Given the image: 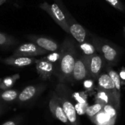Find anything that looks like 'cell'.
<instances>
[{"instance_id":"6da1fadb","label":"cell","mask_w":125,"mask_h":125,"mask_svg":"<svg viewBox=\"0 0 125 125\" xmlns=\"http://www.w3.org/2000/svg\"><path fill=\"white\" fill-rule=\"evenodd\" d=\"M61 57L55 70L61 82L72 80V74L76 60V52L74 44L70 39L67 38L63 42L61 49Z\"/></svg>"},{"instance_id":"7a4b0ae2","label":"cell","mask_w":125,"mask_h":125,"mask_svg":"<svg viewBox=\"0 0 125 125\" xmlns=\"http://www.w3.org/2000/svg\"><path fill=\"white\" fill-rule=\"evenodd\" d=\"M39 7L46 12L64 31L70 34V27L67 17L57 4H49L47 1H45L40 4Z\"/></svg>"},{"instance_id":"3957f363","label":"cell","mask_w":125,"mask_h":125,"mask_svg":"<svg viewBox=\"0 0 125 125\" xmlns=\"http://www.w3.org/2000/svg\"><path fill=\"white\" fill-rule=\"evenodd\" d=\"M55 94L64 111V114L68 119L70 125H78V116H77L78 114L76 113L75 105L66 97L62 95V93L57 89Z\"/></svg>"},{"instance_id":"277c9868","label":"cell","mask_w":125,"mask_h":125,"mask_svg":"<svg viewBox=\"0 0 125 125\" xmlns=\"http://www.w3.org/2000/svg\"><path fill=\"white\" fill-rule=\"evenodd\" d=\"M48 51L39 47L37 45L33 42L23 43L19 45L14 51L13 56H26V57H34L37 56H41L48 54Z\"/></svg>"},{"instance_id":"5b68a950","label":"cell","mask_w":125,"mask_h":125,"mask_svg":"<svg viewBox=\"0 0 125 125\" xmlns=\"http://www.w3.org/2000/svg\"><path fill=\"white\" fill-rule=\"evenodd\" d=\"M26 37L31 42L37 45L39 47L47 51L48 52L57 51L60 48L58 42H56L55 40L48 37L30 34V35H26Z\"/></svg>"},{"instance_id":"8992f818","label":"cell","mask_w":125,"mask_h":125,"mask_svg":"<svg viewBox=\"0 0 125 125\" xmlns=\"http://www.w3.org/2000/svg\"><path fill=\"white\" fill-rule=\"evenodd\" d=\"M84 57L87 64L89 76L92 77L94 79L97 78L100 75L103 65L102 57L95 53L90 56L84 55Z\"/></svg>"},{"instance_id":"52a82bcc","label":"cell","mask_w":125,"mask_h":125,"mask_svg":"<svg viewBox=\"0 0 125 125\" xmlns=\"http://www.w3.org/2000/svg\"><path fill=\"white\" fill-rule=\"evenodd\" d=\"M36 70L40 78L44 81L49 80L55 73L56 67L54 64L48 62L45 58L36 59Z\"/></svg>"},{"instance_id":"ba28073f","label":"cell","mask_w":125,"mask_h":125,"mask_svg":"<svg viewBox=\"0 0 125 125\" xmlns=\"http://www.w3.org/2000/svg\"><path fill=\"white\" fill-rule=\"evenodd\" d=\"M45 89V86L43 84L29 85L25 87L18 94V100L21 103H27L36 98L43 90Z\"/></svg>"},{"instance_id":"9c48e42d","label":"cell","mask_w":125,"mask_h":125,"mask_svg":"<svg viewBox=\"0 0 125 125\" xmlns=\"http://www.w3.org/2000/svg\"><path fill=\"white\" fill-rule=\"evenodd\" d=\"M88 76H89V70L84 56H82L80 58H76L72 74V79L75 81H81L86 79Z\"/></svg>"},{"instance_id":"30bf717a","label":"cell","mask_w":125,"mask_h":125,"mask_svg":"<svg viewBox=\"0 0 125 125\" xmlns=\"http://www.w3.org/2000/svg\"><path fill=\"white\" fill-rule=\"evenodd\" d=\"M49 108L50 111L52 114V115L59 122L65 124V125H70L68 122V119L64 114V111L55 93H53L50 102H49Z\"/></svg>"},{"instance_id":"8fae6325","label":"cell","mask_w":125,"mask_h":125,"mask_svg":"<svg viewBox=\"0 0 125 125\" xmlns=\"http://www.w3.org/2000/svg\"><path fill=\"white\" fill-rule=\"evenodd\" d=\"M98 79V86L100 89L108 91L111 93H112L118 102L120 103V95L117 93L114 83L110 75L108 73H103L99 75L97 78Z\"/></svg>"},{"instance_id":"7c38bea8","label":"cell","mask_w":125,"mask_h":125,"mask_svg":"<svg viewBox=\"0 0 125 125\" xmlns=\"http://www.w3.org/2000/svg\"><path fill=\"white\" fill-rule=\"evenodd\" d=\"M2 62L7 65H10L16 67H23L35 63L36 59H34V57H26V56L12 55L11 56L4 59Z\"/></svg>"},{"instance_id":"4fadbf2b","label":"cell","mask_w":125,"mask_h":125,"mask_svg":"<svg viewBox=\"0 0 125 125\" xmlns=\"http://www.w3.org/2000/svg\"><path fill=\"white\" fill-rule=\"evenodd\" d=\"M69 27H70V34L79 42H83L86 39V32L85 29L76 21L73 20L70 18H67Z\"/></svg>"},{"instance_id":"5bb4252c","label":"cell","mask_w":125,"mask_h":125,"mask_svg":"<svg viewBox=\"0 0 125 125\" xmlns=\"http://www.w3.org/2000/svg\"><path fill=\"white\" fill-rule=\"evenodd\" d=\"M95 101L96 103H101L103 105L110 104L115 107L116 109L119 108L120 104V103L117 101L115 96L112 93L100 89H98V92L95 96Z\"/></svg>"},{"instance_id":"9a60e30c","label":"cell","mask_w":125,"mask_h":125,"mask_svg":"<svg viewBox=\"0 0 125 125\" xmlns=\"http://www.w3.org/2000/svg\"><path fill=\"white\" fill-rule=\"evenodd\" d=\"M100 51L103 55V57L108 63H115L117 60L118 53L116 50L111 45L105 43H102L100 46Z\"/></svg>"},{"instance_id":"2e32d148","label":"cell","mask_w":125,"mask_h":125,"mask_svg":"<svg viewBox=\"0 0 125 125\" xmlns=\"http://www.w3.org/2000/svg\"><path fill=\"white\" fill-rule=\"evenodd\" d=\"M90 119L95 125H114L116 120L111 118L103 110Z\"/></svg>"},{"instance_id":"e0dca14e","label":"cell","mask_w":125,"mask_h":125,"mask_svg":"<svg viewBox=\"0 0 125 125\" xmlns=\"http://www.w3.org/2000/svg\"><path fill=\"white\" fill-rule=\"evenodd\" d=\"M18 94L19 92L15 89H9L6 90H2V92H0V99H1L4 102H12L18 99Z\"/></svg>"},{"instance_id":"ac0fdd59","label":"cell","mask_w":125,"mask_h":125,"mask_svg":"<svg viewBox=\"0 0 125 125\" xmlns=\"http://www.w3.org/2000/svg\"><path fill=\"white\" fill-rule=\"evenodd\" d=\"M19 78H20L19 74H15V75H10V76L5 77L4 78L2 79L1 86H0V89L1 90H6V89H10L12 86H13L15 83Z\"/></svg>"},{"instance_id":"d6986e66","label":"cell","mask_w":125,"mask_h":125,"mask_svg":"<svg viewBox=\"0 0 125 125\" xmlns=\"http://www.w3.org/2000/svg\"><path fill=\"white\" fill-rule=\"evenodd\" d=\"M108 74L110 75L111 79L113 80L116 92L120 95L121 94V88H122V81L120 79L119 73H117L115 70L111 68H108Z\"/></svg>"},{"instance_id":"ffe728a7","label":"cell","mask_w":125,"mask_h":125,"mask_svg":"<svg viewBox=\"0 0 125 125\" xmlns=\"http://www.w3.org/2000/svg\"><path fill=\"white\" fill-rule=\"evenodd\" d=\"M17 43V40L12 36L0 32V46L1 47H7L10 45H13Z\"/></svg>"},{"instance_id":"44dd1931","label":"cell","mask_w":125,"mask_h":125,"mask_svg":"<svg viewBox=\"0 0 125 125\" xmlns=\"http://www.w3.org/2000/svg\"><path fill=\"white\" fill-rule=\"evenodd\" d=\"M103 106H104L103 104L98 103H96L95 104H94L92 105H89L86 108V114L89 118H92L94 116H95L97 114H98L100 111H101L103 108Z\"/></svg>"},{"instance_id":"7402d4cb","label":"cell","mask_w":125,"mask_h":125,"mask_svg":"<svg viewBox=\"0 0 125 125\" xmlns=\"http://www.w3.org/2000/svg\"><path fill=\"white\" fill-rule=\"evenodd\" d=\"M80 48L81 49V51L83 52L84 55L86 56H90V55H93L95 53V48L94 47L93 45L88 43V42H81L79 45Z\"/></svg>"},{"instance_id":"603a6c76","label":"cell","mask_w":125,"mask_h":125,"mask_svg":"<svg viewBox=\"0 0 125 125\" xmlns=\"http://www.w3.org/2000/svg\"><path fill=\"white\" fill-rule=\"evenodd\" d=\"M117 109L114 107L113 105H110V104H106V105H104L103 106V111H105L107 114H108L111 118L114 119H116L117 118Z\"/></svg>"},{"instance_id":"cb8c5ba5","label":"cell","mask_w":125,"mask_h":125,"mask_svg":"<svg viewBox=\"0 0 125 125\" xmlns=\"http://www.w3.org/2000/svg\"><path fill=\"white\" fill-rule=\"evenodd\" d=\"M61 57V51H53V52H51L50 53H48L46 56L43 57L45 58L46 60H48V62L55 64L56 62H58L60 59Z\"/></svg>"},{"instance_id":"d4e9b609","label":"cell","mask_w":125,"mask_h":125,"mask_svg":"<svg viewBox=\"0 0 125 125\" xmlns=\"http://www.w3.org/2000/svg\"><path fill=\"white\" fill-rule=\"evenodd\" d=\"M73 97L78 103L88 105V103L86 101V97L83 92H75L73 94Z\"/></svg>"},{"instance_id":"484cf974","label":"cell","mask_w":125,"mask_h":125,"mask_svg":"<svg viewBox=\"0 0 125 125\" xmlns=\"http://www.w3.org/2000/svg\"><path fill=\"white\" fill-rule=\"evenodd\" d=\"M107 2H108L110 4H111L114 7H115L116 9L124 12L125 11V6L123 5V4L121 2L120 0H105Z\"/></svg>"},{"instance_id":"4316f807","label":"cell","mask_w":125,"mask_h":125,"mask_svg":"<svg viewBox=\"0 0 125 125\" xmlns=\"http://www.w3.org/2000/svg\"><path fill=\"white\" fill-rule=\"evenodd\" d=\"M88 106H89V105H84V104H81V103H78L75 105V108L77 114H79V115L86 114V110Z\"/></svg>"},{"instance_id":"83f0119b","label":"cell","mask_w":125,"mask_h":125,"mask_svg":"<svg viewBox=\"0 0 125 125\" xmlns=\"http://www.w3.org/2000/svg\"><path fill=\"white\" fill-rule=\"evenodd\" d=\"M94 83H93V81L92 80H90V79H88V80H86L83 83V86L84 87L87 89V90H89L92 88Z\"/></svg>"},{"instance_id":"f1b7e54d","label":"cell","mask_w":125,"mask_h":125,"mask_svg":"<svg viewBox=\"0 0 125 125\" xmlns=\"http://www.w3.org/2000/svg\"><path fill=\"white\" fill-rule=\"evenodd\" d=\"M119 77H120V79L122 81V83L124 82L125 83V68H122V70L120 71V73L119 74Z\"/></svg>"},{"instance_id":"f546056e","label":"cell","mask_w":125,"mask_h":125,"mask_svg":"<svg viewBox=\"0 0 125 125\" xmlns=\"http://www.w3.org/2000/svg\"><path fill=\"white\" fill-rule=\"evenodd\" d=\"M1 125H17V122L13 121V120H9L6 122H4V124Z\"/></svg>"},{"instance_id":"4dcf8cb0","label":"cell","mask_w":125,"mask_h":125,"mask_svg":"<svg viewBox=\"0 0 125 125\" xmlns=\"http://www.w3.org/2000/svg\"><path fill=\"white\" fill-rule=\"evenodd\" d=\"M4 0H0V5H1L2 4H4Z\"/></svg>"},{"instance_id":"1f68e13d","label":"cell","mask_w":125,"mask_h":125,"mask_svg":"<svg viewBox=\"0 0 125 125\" xmlns=\"http://www.w3.org/2000/svg\"><path fill=\"white\" fill-rule=\"evenodd\" d=\"M1 81H2V78H0V86H1Z\"/></svg>"},{"instance_id":"d6a6232c","label":"cell","mask_w":125,"mask_h":125,"mask_svg":"<svg viewBox=\"0 0 125 125\" xmlns=\"http://www.w3.org/2000/svg\"><path fill=\"white\" fill-rule=\"evenodd\" d=\"M123 29H124V32H125V27L123 28Z\"/></svg>"},{"instance_id":"836d02e7","label":"cell","mask_w":125,"mask_h":125,"mask_svg":"<svg viewBox=\"0 0 125 125\" xmlns=\"http://www.w3.org/2000/svg\"><path fill=\"white\" fill-rule=\"evenodd\" d=\"M1 108L0 107V114H1Z\"/></svg>"},{"instance_id":"e575fe53","label":"cell","mask_w":125,"mask_h":125,"mask_svg":"<svg viewBox=\"0 0 125 125\" xmlns=\"http://www.w3.org/2000/svg\"><path fill=\"white\" fill-rule=\"evenodd\" d=\"M7 1V0H4V2H5V1Z\"/></svg>"},{"instance_id":"d590c367","label":"cell","mask_w":125,"mask_h":125,"mask_svg":"<svg viewBox=\"0 0 125 125\" xmlns=\"http://www.w3.org/2000/svg\"><path fill=\"white\" fill-rule=\"evenodd\" d=\"M1 57H0V61H1Z\"/></svg>"}]
</instances>
